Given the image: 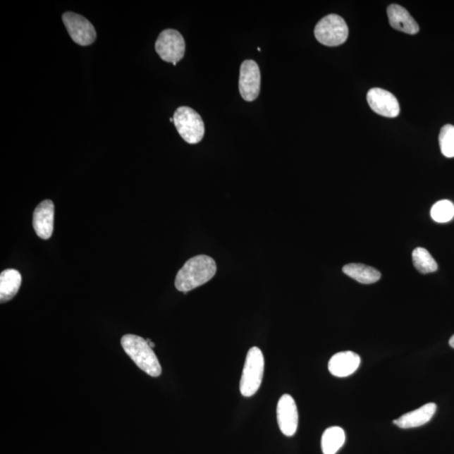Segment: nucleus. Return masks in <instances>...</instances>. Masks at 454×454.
<instances>
[{"label":"nucleus","mask_w":454,"mask_h":454,"mask_svg":"<svg viewBox=\"0 0 454 454\" xmlns=\"http://www.w3.org/2000/svg\"><path fill=\"white\" fill-rule=\"evenodd\" d=\"M346 436L343 429L331 427L327 429L321 438V449L324 454H336L344 445Z\"/></svg>","instance_id":"nucleus-17"},{"label":"nucleus","mask_w":454,"mask_h":454,"mask_svg":"<svg viewBox=\"0 0 454 454\" xmlns=\"http://www.w3.org/2000/svg\"><path fill=\"white\" fill-rule=\"evenodd\" d=\"M121 343L126 355L140 369L152 377L160 376L161 367L147 340L137 335L128 334L122 337Z\"/></svg>","instance_id":"nucleus-2"},{"label":"nucleus","mask_w":454,"mask_h":454,"mask_svg":"<svg viewBox=\"0 0 454 454\" xmlns=\"http://www.w3.org/2000/svg\"><path fill=\"white\" fill-rule=\"evenodd\" d=\"M449 345H450V346L454 348V335L450 338V340H449Z\"/></svg>","instance_id":"nucleus-22"},{"label":"nucleus","mask_w":454,"mask_h":454,"mask_svg":"<svg viewBox=\"0 0 454 454\" xmlns=\"http://www.w3.org/2000/svg\"><path fill=\"white\" fill-rule=\"evenodd\" d=\"M147 342L148 345H149V346L152 348H154L155 347V344L154 343H152L150 339H147Z\"/></svg>","instance_id":"nucleus-21"},{"label":"nucleus","mask_w":454,"mask_h":454,"mask_svg":"<svg viewBox=\"0 0 454 454\" xmlns=\"http://www.w3.org/2000/svg\"><path fill=\"white\" fill-rule=\"evenodd\" d=\"M388 23L393 28L405 33L415 35L419 32V26L409 12L398 4H391L387 10Z\"/></svg>","instance_id":"nucleus-14"},{"label":"nucleus","mask_w":454,"mask_h":454,"mask_svg":"<svg viewBox=\"0 0 454 454\" xmlns=\"http://www.w3.org/2000/svg\"><path fill=\"white\" fill-rule=\"evenodd\" d=\"M412 260L415 268L422 274L434 273L438 270V264L425 248H416L412 252Z\"/></svg>","instance_id":"nucleus-18"},{"label":"nucleus","mask_w":454,"mask_h":454,"mask_svg":"<svg viewBox=\"0 0 454 454\" xmlns=\"http://www.w3.org/2000/svg\"><path fill=\"white\" fill-rule=\"evenodd\" d=\"M23 282L19 271L16 269H6L0 274V301L1 303L12 300L18 293Z\"/></svg>","instance_id":"nucleus-15"},{"label":"nucleus","mask_w":454,"mask_h":454,"mask_svg":"<svg viewBox=\"0 0 454 454\" xmlns=\"http://www.w3.org/2000/svg\"><path fill=\"white\" fill-rule=\"evenodd\" d=\"M170 122H173V118H170Z\"/></svg>","instance_id":"nucleus-23"},{"label":"nucleus","mask_w":454,"mask_h":454,"mask_svg":"<svg viewBox=\"0 0 454 454\" xmlns=\"http://www.w3.org/2000/svg\"><path fill=\"white\" fill-rule=\"evenodd\" d=\"M367 100L372 111L382 116L394 118L398 116L400 106L398 100L391 92L374 88L367 94Z\"/></svg>","instance_id":"nucleus-10"},{"label":"nucleus","mask_w":454,"mask_h":454,"mask_svg":"<svg viewBox=\"0 0 454 454\" xmlns=\"http://www.w3.org/2000/svg\"><path fill=\"white\" fill-rule=\"evenodd\" d=\"M261 89V73L259 65L253 60H246L241 65L239 91L243 99L252 102L259 97Z\"/></svg>","instance_id":"nucleus-8"},{"label":"nucleus","mask_w":454,"mask_h":454,"mask_svg":"<svg viewBox=\"0 0 454 454\" xmlns=\"http://www.w3.org/2000/svg\"><path fill=\"white\" fill-rule=\"evenodd\" d=\"M441 152L446 158H454V126L444 125L439 134Z\"/></svg>","instance_id":"nucleus-20"},{"label":"nucleus","mask_w":454,"mask_h":454,"mask_svg":"<svg viewBox=\"0 0 454 454\" xmlns=\"http://www.w3.org/2000/svg\"><path fill=\"white\" fill-rule=\"evenodd\" d=\"M277 420L279 429L283 435L292 436L298 429V410L293 397L283 395L277 405Z\"/></svg>","instance_id":"nucleus-9"},{"label":"nucleus","mask_w":454,"mask_h":454,"mask_svg":"<svg viewBox=\"0 0 454 454\" xmlns=\"http://www.w3.org/2000/svg\"><path fill=\"white\" fill-rule=\"evenodd\" d=\"M361 364L357 353L345 351L336 353L329 361V369L336 377L344 378L355 373Z\"/></svg>","instance_id":"nucleus-12"},{"label":"nucleus","mask_w":454,"mask_h":454,"mask_svg":"<svg viewBox=\"0 0 454 454\" xmlns=\"http://www.w3.org/2000/svg\"><path fill=\"white\" fill-rule=\"evenodd\" d=\"M314 32L321 44L338 47L347 41L348 27L343 17L333 14L326 16L319 21Z\"/></svg>","instance_id":"nucleus-5"},{"label":"nucleus","mask_w":454,"mask_h":454,"mask_svg":"<svg viewBox=\"0 0 454 454\" xmlns=\"http://www.w3.org/2000/svg\"><path fill=\"white\" fill-rule=\"evenodd\" d=\"M264 373V357L259 348L248 351L243 370L240 391L245 397L254 395L259 390Z\"/></svg>","instance_id":"nucleus-3"},{"label":"nucleus","mask_w":454,"mask_h":454,"mask_svg":"<svg viewBox=\"0 0 454 454\" xmlns=\"http://www.w3.org/2000/svg\"><path fill=\"white\" fill-rule=\"evenodd\" d=\"M216 261L207 255H197L188 260L178 272L176 287L178 291L187 293L204 285L216 274Z\"/></svg>","instance_id":"nucleus-1"},{"label":"nucleus","mask_w":454,"mask_h":454,"mask_svg":"<svg viewBox=\"0 0 454 454\" xmlns=\"http://www.w3.org/2000/svg\"><path fill=\"white\" fill-rule=\"evenodd\" d=\"M54 204L50 200H43L33 213V228L39 238L48 240L54 233Z\"/></svg>","instance_id":"nucleus-11"},{"label":"nucleus","mask_w":454,"mask_h":454,"mask_svg":"<svg viewBox=\"0 0 454 454\" xmlns=\"http://www.w3.org/2000/svg\"><path fill=\"white\" fill-rule=\"evenodd\" d=\"M173 124L186 142L197 144L202 141L204 135V121L193 109L188 106L177 109L173 115Z\"/></svg>","instance_id":"nucleus-4"},{"label":"nucleus","mask_w":454,"mask_h":454,"mask_svg":"<svg viewBox=\"0 0 454 454\" xmlns=\"http://www.w3.org/2000/svg\"><path fill=\"white\" fill-rule=\"evenodd\" d=\"M436 410V405L435 403H427L413 412L403 415L393 422L400 429H415V427H422L430 422L432 417L434 416Z\"/></svg>","instance_id":"nucleus-13"},{"label":"nucleus","mask_w":454,"mask_h":454,"mask_svg":"<svg viewBox=\"0 0 454 454\" xmlns=\"http://www.w3.org/2000/svg\"><path fill=\"white\" fill-rule=\"evenodd\" d=\"M185 41L176 30L168 29L161 32L157 39L155 49L161 59L176 66L185 54Z\"/></svg>","instance_id":"nucleus-6"},{"label":"nucleus","mask_w":454,"mask_h":454,"mask_svg":"<svg viewBox=\"0 0 454 454\" xmlns=\"http://www.w3.org/2000/svg\"><path fill=\"white\" fill-rule=\"evenodd\" d=\"M343 271L348 276L355 279L356 281L364 285L376 283L381 277V272L370 266L361 264H349L345 265Z\"/></svg>","instance_id":"nucleus-16"},{"label":"nucleus","mask_w":454,"mask_h":454,"mask_svg":"<svg viewBox=\"0 0 454 454\" xmlns=\"http://www.w3.org/2000/svg\"><path fill=\"white\" fill-rule=\"evenodd\" d=\"M431 216L438 223L450 221L454 216V204L448 200H440L432 207Z\"/></svg>","instance_id":"nucleus-19"},{"label":"nucleus","mask_w":454,"mask_h":454,"mask_svg":"<svg viewBox=\"0 0 454 454\" xmlns=\"http://www.w3.org/2000/svg\"><path fill=\"white\" fill-rule=\"evenodd\" d=\"M69 36L78 45L82 47L93 44L96 40V30L85 17L73 12H66L63 16Z\"/></svg>","instance_id":"nucleus-7"}]
</instances>
